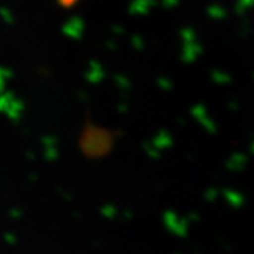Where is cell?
Masks as SVG:
<instances>
[{"mask_svg":"<svg viewBox=\"0 0 254 254\" xmlns=\"http://www.w3.org/2000/svg\"><path fill=\"white\" fill-rule=\"evenodd\" d=\"M81 20L79 18H72V20H69L68 21V24L65 26V31L68 33V34H71L72 36V31H78V28H81Z\"/></svg>","mask_w":254,"mask_h":254,"instance_id":"1","label":"cell"},{"mask_svg":"<svg viewBox=\"0 0 254 254\" xmlns=\"http://www.w3.org/2000/svg\"><path fill=\"white\" fill-rule=\"evenodd\" d=\"M78 1H79V0H58V4L65 7V9H69V7L75 6Z\"/></svg>","mask_w":254,"mask_h":254,"instance_id":"2","label":"cell"},{"mask_svg":"<svg viewBox=\"0 0 254 254\" xmlns=\"http://www.w3.org/2000/svg\"><path fill=\"white\" fill-rule=\"evenodd\" d=\"M0 16L4 18L6 23H13V16H11V11L6 9H0Z\"/></svg>","mask_w":254,"mask_h":254,"instance_id":"3","label":"cell"}]
</instances>
